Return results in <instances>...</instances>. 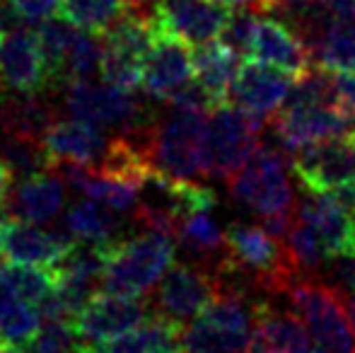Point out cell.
Listing matches in <instances>:
<instances>
[{"mask_svg": "<svg viewBox=\"0 0 355 353\" xmlns=\"http://www.w3.org/2000/svg\"><path fill=\"white\" fill-rule=\"evenodd\" d=\"M290 160L283 150L259 146L244 167L230 179V196L239 206L252 208L263 218V227L278 240H285L295 218V191L288 179Z\"/></svg>", "mask_w": 355, "mask_h": 353, "instance_id": "1", "label": "cell"}, {"mask_svg": "<svg viewBox=\"0 0 355 353\" xmlns=\"http://www.w3.org/2000/svg\"><path fill=\"white\" fill-rule=\"evenodd\" d=\"M293 312L307 325L317 353H355L348 300L338 288L314 276H293L283 288Z\"/></svg>", "mask_w": 355, "mask_h": 353, "instance_id": "2", "label": "cell"}, {"mask_svg": "<svg viewBox=\"0 0 355 353\" xmlns=\"http://www.w3.org/2000/svg\"><path fill=\"white\" fill-rule=\"evenodd\" d=\"M177 240L169 232L141 230L107 250L102 288L119 295L141 298L157 286L159 278L174 264Z\"/></svg>", "mask_w": 355, "mask_h": 353, "instance_id": "3", "label": "cell"}, {"mask_svg": "<svg viewBox=\"0 0 355 353\" xmlns=\"http://www.w3.org/2000/svg\"><path fill=\"white\" fill-rule=\"evenodd\" d=\"M169 104L172 112L150 126L145 138V157L162 175L191 182L193 177L203 175L201 141L211 109L179 102Z\"/></svg>", "mask_w": 355, "mask_h": 353, "instance_id": "4", "label": "cell"}, {"mask_svg": "<svg viewBox=\"0 0 355 353\" xmlns=\"http://www.w3.org/2000/svg\"><path fill=\"white\" fill-rule=\"evenodd\" d=\"M223 281V278H220ZM257 302L239 286L223 281L218 298L182 332L187 353H247Z\"/></svg>", "mask_w": 355, "mask_h": 353, "instance_id": "5", "label": "cell"}, {"mask_svg": "<svg viewBox=\"0 0 355 353\" xmlns=\"http://www.w3.org/2000/svg\"><path fill=\"white\" fill-rule=\"evenodd\" d=\"M261 119L252 117L237 104L220 102L208 112L201 141L203 175L232 179L244 162L261 146Z\"/></svg>", "mask_w": 355, "mask_h": 353, "instance_id": "6", "label": "cell"}, {"mask_svg": "<svg viewBox=\"0 0 355 353\" xmlns=\"http://www.w3.org/2000/svg\"><path fill=\"white\" fill-rule=\"evenodd\" d=\"M63 107L71 119L104 131H116L119 136H141L155 123L148 107L133 94V89L109 85L104 80H78L66 85Z\"/></svg>", "mask_w": 355, "mask_h": 353, "instance_id": "7", "label": "cell"}, {"mask_svg": "<svg viewBox=\"0 0 355 353\" xmlns=\"http://www.w3.org/2000/svg\"><path fill=\"white\" fill-rule=\"evenodd\" d=\"M223 281L215 268H208L198 261L193 264H172L157 283L155 291V315L187 327L218 298Z\"/></svg>", "mask_w": 355, "mask_h": 353, "instance_id": "8", "label": "cell"}, {"mask_svg": "<svg viewBox=\"0 0 355 353\" xmlns=\"http://www.w3.org/2000/svg\"><path fill=\"white\" fill-rule=\"evenodd\" d=\"M273 131L283 150L297 153L300 148L353 133L355 119L334 102L288 97L273 121Z\"/></svg>", "mask_w": 355, "mask_h": 353, "instance_id": "9", "label": "cell"}, {"mask_svg": "<svg viewBox=\"0 0 355 353\" xmlns=\"http://www.w3.org/2000/svg\"><path fill=\"white\" fill-rule=\"evenodd\" d=\"M193 71H196V66H193L191 44L157 29L155 44L143 63L141 85L145 94L150 99H159V102H172L193 80Z\"/></svg>", "mask_w": 355, "mask_h": 353, "instance_id": "10", "label": "cell"}, {"mask_svg": "<svg viewBox=\"0 0 355 353\" xmlns=\"http://www.w3.org/2000/svg\"><path fill=\"white\" fill-rule=\"evenodd\" d=\"M295 175L309 193H327L355 179V131L293 153Z\"/></svg>", "mask_w": 355, "mask_h": 353, "instance_id": "11", "label": "cell"}, {"mask_svg": "<svg viewBox=\"0 0 355 353\" xmlns=\"http://www.w3.org/2000/svg\"><path fill=\"white\" fill-rule=\"evenodd\" d=\"M0 87L3 94L49 92V71L37 32L12 27L0 42Z\"/></svg>", "mask_w": 355, "mask_h": 353, "instance_id": "12", "label": "cell"}, {"mask_svg": "<svg viewBox=\"0 0 355 353\" xmlns=\"http://www.w3.org/2000/svg\"><path fill=\"white\" fill-rule=\"evenodd\" d=\"M148 310L141 298L119 295V293H97L78 317L71 322L78 332V336L85 344H104L116 336H123L133 332L138 325H143Z\"/></svg>", "mask_w": 355, "mask_h": 353, "instance_id": "13", "label": "cell"}, {"mask_svg": "<svg viewBox=\"0 0 355 353\" xmlns=\"http://www.w3.org/2000/svg\"><path fill=\"white\" fill-rule=\"evenodd\" d=\"M230 17L232 10L215 0H159L153 10L157 29L184 39L191 46H201L220 37Z\"/></svg>", "mask_w": 355, "mask_h": 353, "instance_id": "14", "label": "cell"}, {"mask_svg": "<svg viewBox=\"0 0 355 353\" xmlns=\"http://www.w3.org/2000/svg\"><path fill=\"white\" fill-rule=\"evenodd\" d=\"M293 85L295 78L290 73L252 58L239 68L237 78L230 87V99L239 109L263 121L281 112V107L293 92Z\"/></svg>", "mask_w": 355, "mask_h": 353, "instance_id": "15", "label": "cell"}, {"mask_svg": "<svg viewBox=\"0 0 355 353\" xmlns=\"http://www.w3.org/2000/svg\"><path fill=\"white\" fill-rule=\"evenodd\" d=\"M73 245V237L63 225L61 230L49 232L37 223L10 218L0 235V257L10 264L53 268Z\"/></svg>", "mask_w": 355, "mask_h": 353, "instance_id": "16", "label": "cell"}, {"mask_svg": "<svg viewBox=\"0 0 355 353\" xmlns=\"http://www.w3.org/2000/svg\"><path fill=\"white\" fill-rule=\"evenodd\" d=\"M116 136H107L104 128L78 119H58L44 138L51 162H75L85 167H102L114 148Z\"/></svg>", "mask_w": 355, "mask_h": 353, "instance_id": "17", "label": "cell"}, {"mask_svg": "<svg viewBox=\"0 0 355 353\" xmlns=\"http://www.w3.org/2000/svg\"><path fill=\"white\" fill-rule=\"evenodd\" d=\"M249 58L281 68V71L290 73L295 80L312 68V56H309L300 34L278 17L257 19V32L252 39Z\"/></svg>", "mask_w": 355, "mask_h": 353, "instance_id": "18", "label": "cell"}, {"mask_svg": "<svg viewBox=\"0 0 355 353\" xmlns=\"http://www.w3.org/2000/svg\"><path fill=\"white\" fill-rule=\"evenodd\" d=\"M66 184L56 172H42V175L24 177L15 189H10L5 198V208L12 211L19 221L29 223H49L58 218L66 206Z\"/></svg>", "mask_w": 355, "mask_h": 353, "instance_id": "19", "label": "cell"}, {"mask_svg": "<svg viewBox=\"0 0 355 353\" xmlns=\"http://www.w3.org/2000/svg\"><path fill=\"white\" fill-rule=\"evenodd\" d=\"M63 227L73 237V242H85V245L104 247V250L128 237L121 213L112 211L94 198H85V201L68 208L66 218H63Z\"/></svg>", "mask_w": 355, "mask_h": 353, "instance_id": "20", "label": "cell"}, {"mask_svg": "<svg viewBox=\"0 0 355 353\" xmlns=\"http://www.w3.org/2000/svg\"><path fill=\"white\" fill-rule=\"evenodd\" d=\"M329 10L331 17L327 29L309 49L312 66L327 68L331 73L355 71V3Z\"/></svg>", "mask_w": 355, "mask_h": 353, "instance_id": "21", "label": "cell"}, {"mask_svg": "<svg viewBox=\"0 0 355 353\" xmlns=\"http://www.w3.org/2000/svg\"><path fill=\"white\" fill-rule=\"evenodd\" d=\"M193 78L215 104L227 102L230 87L242 68V56L227 46V44H201L193 51Z\"/></svg>", "mask_w": 355, "mask_h": 353, "instance_id": "22", "label": "cell"}, {"mask_svg": "<svg viewBox=\"0 0 355 353\" xmlns=\"http://www.w3.org/2000/svg\"><path fill=\"white\" fill-rule=\"evenodd\" d=\"M174 240L198 261V264L218 271L225 261V230L215 221L213 208L196 211L179 223Z\"/></svg>", "mask_w": 355, "mask_h": 353, "instance_id": "23", "label": "cell"}, {"mask_svg": "<svg viewBox=\"0 0 355 353\" xmlns=\"http://www.w3.org/2000/svg\"><path fill=\"white\" fill-rule=\"evenodd\" d=\"M252 329H257L278 353H314L312 334L295 312H281L268 302H257Z\"/></svg>", "mask_w": 355, "mask_h": 353, "instance_id": "24", "label": "cell"}, {"mask_svg": "<svg viewBox=\"0 0 355 353\" xmlns=\"http://www.w3.org/2000/svg\"><path fill=\"white\" fill-rule=\"evenodd\" d=\"M182 332L184 327L153 312L133 332L116 336L112 341H104V344H89L85 353H157L174 341H182Z\"/></svg>", "mask_w": 355, "mask_h": 353, "instance_id": "25", "label": "cell"}, {"mask_svg": "<svg viewBox=\"0 0 355 353\" xmlns=\"http://www.w3.org/2000/svg\"><path fill=\"white\" fill-rule=\"evenodd\" d=\"M5 119H8V131L17 136L37 138L44 141L51 126L58 121L56 109L46 102L44 92L39 94H3Z\"/></svg>", "mask_w": 355, "mask_h": 353, "instance_id": "26", "label": "cell"}, {"mask_svg": "<svg viewBox=\"0 0 355 353\" xmlns=\"http://www.w3.org/2000/svg\"><path fill=\"white\" fill-rule=\"evenodd\" d=\"M44 325L39 305L12 295H0V344L8 349H22L32 344Z\"/></svg>", "mask_w": 355, "mask_h": 353, "instance_id": "27", "label": "cell"}, {"mask_svg": "<svg viewBox=\"0 0 355 353\" xmlns=\"http://www.w3.org/2000/svg\"><path fill=\"white\" fill-rule=\"evenodd\" d=\"M58 286L56 268L22 266L3 261L0 264V291L5 295L19 298V300L42 305Z\"/></svg>", "mask_w": 355, "mask_h": 353, "instance_id": "28", "label": "cell"}, {"mask_svg": "<svg viewBox=\"0 0 355 353\" xmlns=\"http://www.w3.org/2000/svg\"><path fill=\"white\" fill-rule=\"evenodd\" d=\"M80 29L75 24L68 22L66 17L56 15V17H46L37 29V39L39 46H42L44 61H46V71H49V92L61 87V71H63V61H66L68 51H71L73 42L78 39Z\"/></svg>", "mask_w": 355, "mask_h": 353, "instance_id": "29", "label": "cell"}, {"mask_svg": "<svg viewBox=\"0 0 355 353\" xmlns=\"http://www.w3.org/2000/svg\"><path fill=\"white\" fill-rule=\"evenodd\" d=\"M126 10V0H61L58 15L78 29L104 34Z\"/></svg>", "mask_w": 355, "mask_h": 353, "instance_id": "30", "label": "cell"}, {"mask_svg": "<svg viewBox=\"0 0 355 353\" xmlns=\"http://www.w3.org/2000/svg\"><path fill=\"white\" fill-rule=\"evenodd\" d=\"M0 157L10 167L12 175L19 177H34L42 172H51L53 162L49 155L44 141L27 136H17V133H8L0 143Z\"/></svg>", "mask_w": 355, "mask_h": 353, "instance_id": "31", "label": "cell"}, {"mask_svg": "<svg viewBox=\"0 0 355 353\" xmlns=\"http://www.w3.org/2000/svg\"><path fill=\"white\" fill-rule=\"evenodd\" d=\"M104 42L99 34H89L80 29L78 39L73 42L61 71V87L78 80H94L102 76Z\"/></svg>", "mask_w": 355, "mask_h": 353, "instance_id": "32", "label": "cell"}, {"mask_svg": "<svg viewBox=\"0 0 355 353\" xmlns=\"http://www.w3.org/2000/svg\"><path fill=\"white\" fill-rule=\"evenodd\" d=\"M285 245H288V257L293 261V266L300 273L314 271L317 266L327 264V252L319 240V232L314 230V225L309 221H304L297 211L290 223L288 232H285Z\"/></svg>", "mask_w": 355, "mask_h": 353, "instance_id": "33", "label": "cell"}, {"mask_svg": "<svg viewBox=\"0 0 355 353\" xmlns=\"http://www.w3.org/2000/svg\"><path fill=\"white\" fill-rule=\"evenodd\" d=\"M257 19H259L257 10H239V12H232L230 22L225 24V29H223V44H227L239 56H249L254 32H257Z\"/></svg>", "mask_w": 355, "mask_h": 353, "instance_id": "34", "label": "cell"}, {"mask_svg": "<svg viewBox=\"0 0 355 353\" xmlns=\"http://www.w3.org/2000/svg\"><path fill=\"white\" fill-rule=\"evenodd\" d=\"M5 3V24L12 22H44L46 17H51L53 12L58 10V3L61 0H3Z\"/></svg>", "mask_w": 355, "mask_h": 353, "instance_id": "35", "label": "cell"}, {"mask_svg": "<svg viewBox=\"0 0 355 353\" xmlns=\"http://www.w3.org/2000/svg\"><path fill=\"white\" fill-rule=\"evenodd\" d=\"M329 273H331V286L348 298H355V255H343V257H334L327 261Z\"/></svg>", "mask_w": 355, "mask_h": 353, "instance_id": "36", "label": "cell"}, {"mask_svg": "<svg viewBox=\"0 0 355 353\" xmlns=\"http://www.w3.org/2000/svg\"><path fill=\"white\" fill-rule=\"evenodd\" d=\"M334 85H336L338 107L355 119V71L334 73Z\"/></svg>", "mask_w": 355, "mask_h": 353, "instance_id": "37", "label": "cell"}, {"mask_svg": "<svg viewBox=\"0 0 355 353\" xmlns=\"http://www.w3.org/2000/svg\"><path fill=\"white\" fill-rule=\"evenodd\" d=\"M327 193L343 208V211L351 213V216L355 218V179L338 184V187H334L331 191H327Z\"/></svg>", "mask_w": 355, "mask_h": 353, "instance_id": "38", "label": "cell"}, {"mask_svg": "<svg viewBox=\"0 0 355 353\" xmlns=\"http://www.w3.org/2000/svg\"><path fill=\"white\" fill-rule=\"evenodd\" d=\"M215 3L225 5L227 10H232V12H239V10H261V0H215Z\"/></svg>", "mask_w": 355, "mask_h": 353, "instance_id": "39", "label": "cell"}, {"mask_svg": "<svg viewBox=\"0 0 355 353\" xmlns=\"http://www.w3.org/2000/svg\"><path fill=\"white\" fill-rule=\"evenodd\" d=\"M10 189H12V172H10V167L0 157V203H5Z\"/></svg>", "mask_w": 355, "mask_h": 353, "instance_id": "40", "label": "cell"}, {"mask_svg": "<svg viewBox=\"0 0 355 353\" xmlns=\"http://www.w3.org/2000/svg\"><path fill=\"white\" fill-rule=\"evenodd\" d=\"M159 0H126V8L131 10H138V12H153L155 5H157Z\"/></svg>", "mask_w": 355, "mask_h": 353, "instance_id": "41", "label": "cell"}, {"mask_svg": "<svg viewBox=\"0 0 355 353\" xmlns=\"http://www.w3.org/2000/svg\"><path fill=\"white\" fill-rule=\"evenodd\" d=\"M290 3H297V0H261V8L263 12H271V10H281Z\"/></svg>", "mask_w": 355, "mask_h": 353, "instance_id": "42", "label": "cell"}, {"mask_svg": "<svg viewBox=\"0 0 355 353\" xmlns=\"http://www.w3.org/2000/svg\"><path fill=\"white\" fill-rule=\"evenodd\" d=\"M8 119H5V107H3V94H0V143H3V138L8 136Z\"/></svg>", "mask_w": 355, "mask_h": 353, "instance_id": "43", "label": "cell"}, {"mask_svg": "<svg viewBox=\"0 0 355 353\" xmlns=\"http://www.w3.org/2000/svg\"><path fill=\"white\" fill-rule=\"evenodd\" d=\"M157 353H187V351H184V346H182V341H174V344H169V346H164V349H159Z\"/></svg>", "mask_w": 355, "mask_h": 353, "instance_id": "44", "label": "cell"}, {"mask_svg": "<svg viewBox=\"0 0 355 353\" xmlns=\"http://www.w3.org/2000/svg\"><path fill=\"white\" fill-rule=\"evenodd\" d=\"M10 216H8V208H5V203H0V235H3L5 225H8Z\"/></svg>", "mask_w": 355, "mask_h": 353, "instance_id": "45", "label": "cell"}, {"mask_svg": "<svg viewBox=\"0 0 355 353\" xmlns=\"http://www.w3.org/2000/svg\"><path fill=\"white\" fill-rule=\"evenodd\" d=\"M324 3H327L329 8H341V5H351L355 0H324Z\"/></svg>", "mask_w": 355, "mask_h": 353, "instance_id": "46", "label": "cell"}, {"mask_svg": "<svg viewBox=\"0 0 355 353\" xmlns=\"http://www.w3.org/2000/svg\"><path fill=\"white\" fill-rule=\"evenodd\" d=\"M348 312H351V322H353V329H355V298H348Z\"/></svg>", "mask_w": 355, "mask_h": 353, "instance_id": "47", "label": "cell"}, {"mask_svg": "<svg viewBox=\"0 0 355 353\" xmlns=\"http://www.w3.org/2000/svg\"><path fill=\"white\" fill-rule=\"evenodd\" d=\"M3 3V0H0ZM3 34H5V17H3V8H0V42H3Z\"/></svg>", "mask_w": 355, "mask_h": 353, "instance_id": "48", "label": "cell"}, {"mask_svg": "<svg viewBox=\"0 0 355 353\" xmlns=\"http://www.w3.org/2000/svg\"><path fill=\"white\" fill-rule=\"evenodd\" d=\"M0 353H12V349H8V346L0 344Z\"/></svg>", "mask_w": 355, "mask_h": 353, "instance_id": "49", "label": "cell"}, {"mask_svg": "<svg viewBox=\"0 0 355 353\" xmlns=\"http://www.w3.org/2000/svg\"><path fill=\"white\" fill-rule=\"evenodd\" d=\"M314 353H317V351H314Z\"/></svg>", "mask_w": 355, "mask_h": 353, "instance_id": "50", "label": "cell"}]
</instances>
